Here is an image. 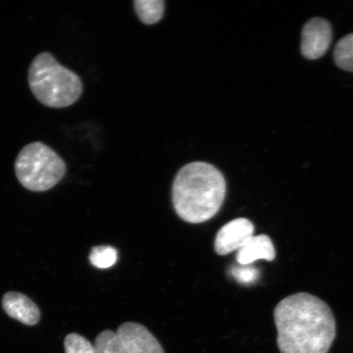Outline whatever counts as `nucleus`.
I'll list each match as a JSON object with an SVG mask.
<instances>
[{
  "instance_id": "nucleus-8",
  "label": "nucleus",
  "mask_w": 353,
  "mask_h": 353,
  "mask_svg": "<svg viewBox=\"0 0 353 353\" xmlns=\"http://www.w3.org/2000/svg\"><path fill=\"white\" fill-rule=\"evenodd\" d=\"M2 306L12 319L26 325H34L41 319V311L37 304L25 294L8 292L3 295Z\"/></svg>"
},
{
  "instance_id": "nucleus-10",
  "label": "nucleus",
  "mask_w": 353,
  "mask_h": 353,
  "mask_svg": "<svg viewBox=\"0 0 353 353\" xmlns=\"http://www.w3.org/2000/svg\"><path fill=\"white\" fill-rule=\"evenodd\" d=\"M135 11L139 19L145 24L152 25L160 21L165 11L162 0H136Z\"/></svg>"
},
{
  "instance_id": "nucleus-15",
  "label": "nucleus",
  "mask_w": 353,
  "mask_h": 353,
  "mask_svg": "<svg viewBox=\"0 0 353 353\" xmlns=\"http://www.w3.org/2000/svg\"><path fill=\"white\" fill-rule=\"evenodd\" d=\"M231 274L240 283L250 284L257 280L259 272L250 265H241L240 267L232 268Z\"/></svg>"
},
{
  "instance_id": "nucleus-3",
  "label": "nucleus",
  "mask_w": 353,
  "mask_h": 353,
  "mask_svg": "<svg viewBox=\"0 0 353 353\" xmlns=\"http://www.w3.org/2000/svg\"><path fill=\"white\" fill-rule=\"evenodd\" d=\"M28 83L39 103L51 108L70 107L81 98L83 92L81 78L57 63L48 52H43L33 59L28 70Z\"/></svg>"
},
{
  "instance_id": "nucleus-5",
  "label": "nucleus",
  "mask_w": 353,
  "mask_h": 353,
  "mask_svg": "<svg viewBox=\"0 0 353 353\" xmlns=\"http://www.w3.org/2000/svg\"><path fill=\"white\" fill-rule=\"evenodd\" d=\"M332 26L327 20L315 17L304 25L302 32V54L309 60L320 59L325 54L332 42Z\"/></svg>"
},
{
  "instance_id": "nucleus-12",
  "label": "nucleus",
  "mask_w": 353,
  "mask_h": 353,
  "mask_svg": "<svg viewBox=\"0 0 353 353\" xmlns=\"http://www.w3.org/2000/svg\"><path fill=\"white\" fill-rule=\"evenodd\" d=\"M96 353H127L117 333L104 330L95 339Z\"/></svg>"
},
{
  "instance_id": "nucleus-9",
  "label": "nucleus",
  "mask_w": 353,
  "mask_h": 353,
  "mask_svg": "<svg viewBox=\"0 0 353 353\" xmlns=\"http://www.w3.org/2000/svg\"><path fill=\"white\" fill-rule=\"evenodd\" d=\"M276 250L271 238L267 235L253 236L237 250L236 261L240 265H250L257 260L273 261Z\"/></svg>"
},
{
  "instance_id": "nucleus-11",
  "label": "nucleus",
  "mask_w": 353,
  "mask_h": 353,
  "mask_svg": "<svg viewBox=\"0 0 353 353\" xmlns=\"http://www.w3.org/2000/svg\"><path fill=\"white\" fill-rule=\"evenodd\" d=\"M334 59L339 68L353 72V33L346 35L337 43Z\"/></svg>"
},
{
  "instance_id": "nucleus-13",
  "label": "nucleus",
  "mask_w": 353,
  "mask_h": 353,
  "mask_svg": "<svg viewBox=\"0 0 353 353\" xmlns=\"http://www.w3.org/2000/svg\"><path fill=\"white\" fill-rule=\"evenodd\" d=\"M118 259L117 250L112 246H95L92 249L90 260L92 266L100 269L112 267Z\"/></svg>"
},
{
  "instance_id": "nucleus-1",
  "label": "nucleus",
  "mask_w": 353,
  "mask_h": 353,
  "mask_svg": "<svg viewBox=\"0 0 353 353\" xmlns=\"http://www.w3.org/2000/svg\"><path fill=\"white\" fill-rule=\"evenodd\" d=\"M281 353H327L336 336V322L323 300L308 293L282 299L274 310Z\"/></svg>"
},
{
  "instance_id": "nucleus-7",
  "label": "nucleus",
  "mask_w": 353,
  "mask_h": 353,
  "mask_svg": "<svg viewBox=\"0 0 353 353\" xmlns=\"http://www.w3.org/2000/svg\"><path fill=\"white\" fill-rule=\"evenodd\" d=\"M117 333L127 353H165L161 344L143 325L125 322Z\"/></svg>"
},
{
  "instance_id": "nucleus-2",
  "label": "nucleus",
  "mask_w": 353,
  "mask_h": 353,
  "mask_svg": "<svg viewBox=\"0 0 353 353\" xmlns=\"http://www.w3.org/2000/svg\"><path fill=\"white\" fill-rule=\"evenodd\" d=\"M226 192V180L217 168L205 162H192L176 174L172 200L181 219L201 223L219 213Z\"/></svg>"
},
{
  "instance_id": "nucleus-14",
  "label": "nucleus",
  "mask_w": 353,
  "mask_h": 353,
  "mask_svg": "<svg viewBox=\"0 0 353 353\" xmlns=\"http://www.w3.org/2000/svg\"><path fill=\"white\" fill-rule=\"evenodd\" d=\"M64 347L65 353H96L94 346L87 339L76 333L66 335Z\"/></svg>"
},
{
  "instance_id": "nucleus-4",
  "label": "nucleus",
  "mask_w": 353,
  "mask_h": 353,
  "mask_svg": "<svg viewBox=\"0 0 353 353\" xmlns=\"http://www.w3.org/2000/svg\"><path fill=\"white\" fill-rule=\"evenodd\" d=\"M14 168L22 186L35 192H46L56 186L66 171L59 154L41 142L30 143L22 148Z\"/></svg>"
},
{
  "instance_id": "nucleus-6",
  "label": "nucleus",
  "mask_w": 353,
  "mask_h": 353,
  "mask_svg": "<svg viewBox=\"0 0 353 353\" xmlns=\"http://www.w3.org/2000/svg\"><path fill=\"white\" fill-rule=\"evenodd\" d=\"M254 226L250 220L240 218L231 221L220 229L214 242L219 255H227L240 250L254 236Z\"/></svg>"
}]
</instances>
